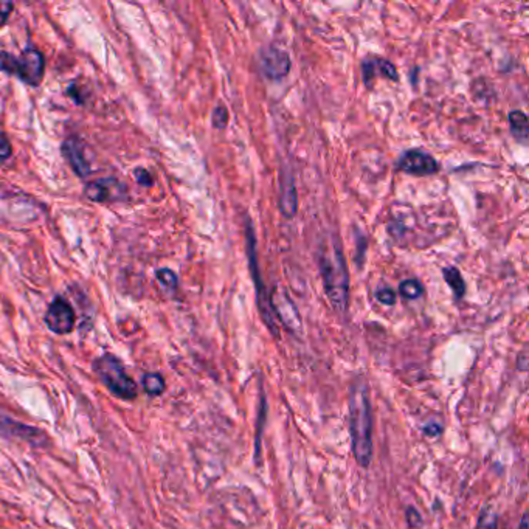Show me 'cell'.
Segmentation results:
<instances>
[{
  "label": "cell",
  "instance_id": "10",
  "mask_svg": "<svg viewBox=\"0 0 529 529\" xmlns=\"http://www.w3.org/2000/svg\"><path fill=\"white\" fill-rule=\"evenodd\" d=\"M84 196L90 202H114L125 199L126 188L114 177L97 179L85 185Z\"/></svg>",
  "mask_w": 529,
  "mask_h": 529
},
{
  "label": "cell",
  "instance_id": "25",
  "mask_svg": "<svg viewBox=\"0 0 529 529\" xmlns=\"http://www.w3.org/2000/svg\"><path fill=\"white\" fill-rule=\"evenodd\" d=\"M376 298H377L379 303H382V305H385V306H393L396 303V293L392 289L384 288V289H379L376 292Z\"/></svg>",
  "mask_w": 529,
  "mask_h": 529
},
{
  "label": "cell",
  "instance_id": "11",
  "mask_svg": "<svg viewBox=\"0 0 529 529\" xmlns=\"http://www.w3.org/2000/svg\"><path fill=\"white\" fill-rule=\"evenodd\" d=\"M399 169L410 176L424 177L436 174L439 171V164L430 154L422 152L419 150H410L399 160Z\"/></svg>",
  "mask_w": 529,
  "mask_h": 529
},
{
  "label": "cell",
  "instance_id": "19",
  "mask_svg": "<svg viewBox=\"0 0 529 529\" xmlns=\"http://www.w3.org/2000/svg\"><path fill=\"white\" fill-rule=\"evenodd\" d=\"M498 528V517L491 509H484L478 517V523L475 529H497Z\"/></svg>",
  "mask_w": 529,
  "mask_h": 529
},
{
  "label": "cell",
  "instance_id": "3",
  "mask_svg": "<svg viewBox=\"0 0 529 529\" xmlns=\"http://www.w3.org/2000/svg\"><path fill=\"white\" fill-rule=\"evenodd\" d=\"M92 367L100 382L120 401H134L138 396L135 380L127 375L123 362L114 354H103L101 357L93 360Z\"/></svg>",
  "mask_w": 529,
  "mask_h": 529
},
{
  "label": "cell",
  "instance_id": "14",
  "mask_svg": "<svg viewBox=\"0 0 529 529\" xmlns=\"http://www.w3.org/2000/svg\"><path fill=\"white\" fill-rule=\"evenodd\" d=\"M509 127L517 142L526 145L529 137V120L525 112L513 110L509 114Z\"/></svg>",
  "mask_w": 529,
  "mask_h": 529
},
{
  "label": "cell",
  "instance_id": "7",
  "mask_svg": "<svg viewBox=\"0 0 529 529\" xmlns=\"http://www.w3.org/2000/svg\"><path fill=\"white\" fill-rule=\"evenodd\" d=\"M44 320L51 332L58 335H66L70 334L75 329L76 314L70 303L63 297H56L50 303Z\"/></svg>",
  "mask_w": 529,
  "mask_h": 529
},
{
  "label": "cell",
  "instance_id": "29",
  "mask_svg": "<svg viewBox=\"0 0 529 529\" xmlns=\"http://www.w3.org/2000/svg\"><path fill=\"white\" fill-rule=\"evenodd\" d=\"M520 529H528V514H523L522 520H520Z\"/></svg>",
  "mask_w": 529,
  "mask_h": 529
},
{
  "label": "cell",
  "instance_id": "4",
  "mask_svg": "<svg viewBox=\"0 0 529 529\" xmlns=\"http://www.w3.org/2000/svg\"><path fill=\"white\" fill-rule=\"evenodd\" d=\"M0 72L17 76L22 83L31 85V88H38L44 80L46 58L39 50L33 47L25 48L21 56H14L8 51H0Z\"/></svg>",
  "mask_w": 529,
  "mask_h": 529
},
{
  "label": "cell",
  "instance_id": "16",
  "mask_svg": "<svg viewBox=\"0 0 529 529\" xmlns=\"http://www.w3.org/2000/svg\"><path fill=\"white\" fill-rule=\"evenodd\" d=\"M442 276H444L446 283L450 286V289H452V292L455 293V297L459 300L464 297L466 293V283L463 280L461 273H459V271L456 267H447L442 271Z\"/></svg>",
  "mask_w": 529,
  "mask_h": 529
},
{
  "label": "cell",
  "instance_id": "23",
  "mask_svg": "<svg viewBox=\"0 0 529 529\" xmlns=\"http://www.w3.org/2000/svg\"><path fill=\"white\" fill-rule=\"evenodd\" d=\"M405 520H407V525H409L412 529H419L424 525V520H422V515L419 514V510L413 506H409L405 509Z\"/></svg>",
  "mask_w": 529,
  "mask_h": 529
},
{
  "label": "cell",
  "instance_id": "2",
  "mask_svg": "<svg viewBox=\"0 0 529 529\" xmlns=\"http://www.w3.org/2000/svg\"><path fill=\"white\" fill-rule=\"evenodd\" d=\"M318 268L329 303L337 310H346L350 298V275L343 250L337 238L331 236V239L322 244L318 251Z\"/></svg>",
  "mask_w": 529,
  "mask_h": 529
},
{
  "label": "cell",
  "instance_id": "22",
  "mask_svg": "<svg viewBox=\"0 0 529 529\" xmlns=\"http://www.w3.org/2000/svg\"><path fill=\"white\" fill-rule=\"evenodd\" d=\"M211 121H213V126L216 129H224L225 126H227V123H229V110H227V108H224V106L216 108L213 110Z\"/></svg>",
  "mask_w": 529,
  "mask_h": 529
},
{
  "label": "cell",
  "instance_id": "24",
  "mask_svg": "<svg viewBox=\"0 0 529 529\" xmlns=\"http://www.w3.org/2000/svg\"><path fill=\"white\" fill-rule=\"evenodd\" d=\"M134 179L138 185L142 187H152L154 179L151 176V172L145 169V168H135L134 169Z\"/></svg>",
  "mask_w": 529,
  "mask_h": 529
},
{
  "label": "cell",
  "instance_id": "1",
  "mask_svg": "<svg viewBox=\"0 0 529 529\" xmlns=\"http://www.w3.org/2000/svg\"><path fill=\"white\" fill-rule=\"evenodd\" d=\"M350 427L355 461L368 467L372 458V414L365 379H355L350 388Z\"/></svg>",
  "mask_w": 529,
  "mask_h": 529
},
{
  "label": "cell",
  "instance_id": "6",
  "mask_svg": "<svg viewBox=\"0 0 529 529\" xmlns=\"http://www.w3.org/2000/svg\"><path fill=\"white\" fill-rule=\"evenodd\" d=\"M258 63L266 78L272 81H280L290 72V56L288 51L278 46H267L258 55Z\"/></svg>",
  "mask_w": 529,
  "mask_h": 529
},
{
  "label": "cell",
  "instance_id": "28",
  "mask_svg": "<svg viewBox=\"0 0 529 529\" xmlns=\"http://www.w3.org/2000/svg\"><path fill=\"white\" fill-rule=\"evenodd\" d=\"M424 433L429 436H438L441 433V426L439 424H427V426L424 427Z\"/></svg>",
  "mask_w": 529,
  "mask_h": 529
},
{
  "label": "cell",
  "instance_id": "27",
  "mask_svg": "<svg viewBox=\"0 0 529 529\" xmlns=\"http://www.w3.org/2000/svg\"><path fill=\"white\" fill-rule=\"evenodd\" d=\"M13 8H14L13 2H0V27H4L13 11Z\"/></svg>",
  "mask_w": 529,
  "mask_h": 529
},
{
  "label": "cell",
  "instance_id": "5",
  "mask_svg": "<svg viewBox=\"0 0 529 529\" xmlns=\"http://www.w3.org/2000/svg\"><path fill=\"white\" fill-rule=\"evenodd\" d=\"M246 246H247V256H248V267L251 272V280L255 283V290H256V305L259 315H261L263 322L268 328L275 337L278 335V326H276V320L273 309L271 305V295L267 293L266 286L261 280V272H259V266H258V251H256V236H255V230L253 225H251L250 221L246 224Z\"/></svg>",
  "mask_w": 529,
  "mask_h": 529
},
{
  "label": "cell",
  "instance_id": "12",
  "mask_svg": "<svg viewBox=\"0 0 529 529\" xmlns=\"http://www.w3.org/2000/svg\"><path fill=\"white\" fill-rule=\"evenodd\" d=\"M61 152H63L68 164H70L72 169L75 171V174H78L80 177H88L90 174L92 172L90 163L88 162V159H85L84 147L78 138L70 137V138H67V140H64L63 145H61Z\"/></svg>",
  "mask_w": 529,
  "mask_h": 529
},
{
  "label": "cell",
  "instance_id": "21",
  "mask_svg": "<svg viewBox=\"0 0 529 529\" xmlns=\"http://www.w3.org/2000/svg\"><path fill=\"white\" fill-rule=\"evenodd\" d=\"M266 410H267V405H266V397H264V393H261V405H259V422H258V436H256V455H259V452H261V433H263V427H264V421H266Z\"/></svg>",
  "mask_w": 529,
  "mask_h": 529
},
{
  "label": "cell",
  "instance_id": "8",
  "mask_svg": "<svg viewBox=\"0 0 529 529\" xmlns=\"http://www.w3.org/2000/svg\"><path fill=\"white\" fill-rule=\"evenodd\" d=\"M271 305L273 309L275 317L280 318L283 326L288 329L289 332L301 334L303 331V320L298 312V308L284 290H276L271 297Z\"/></svg>",
  "mask_w": 529,
  "mask_h": 529
},
{
  "label": "cell",
  "instance_id": "9",
  "mask_svg": "<svg viewBox=\"0 0 529 529\" xmlns=\"http://www.w3.org/2000/svg\"><path fill=\"white\" fill-rule=\"evenodd\" d=\"M0 433H4L8 438L22 439L25 442H30L34 447H42L48 444V439L46 433L36 429L22 424L13 418H8V414L0 412Z\"/></svg>",
  "mask_w": 529,
  "mask_h": 529
},
{
  "label": "cell",
  "instance_id": "13",
  "mask_svg": "<svg viewBox=\"0 0 529 529\" xmlns=\"http://www.w3.org/2000/svg\"><path fill=\"white\" fill-rule=\"evenodd\" d=\"M280 185V211L286 219H292L298 210V199L295 179L290 171H281Z\"/></svg>",
  "mask_w": 529,
  "mask_h": 529
},
{
  "label": "cell",
  "instance_id": "17",
  "mask_svg": "<svg viewBox=\"0 0 529 529\" xmlns=\"http://www.w3.org/2000/svg\"><path fill=\"white\" fill-rule=\"evenodd\" d=\"M399 293L405 300H418L424 293V288L418 280H405L399 286Z\"/></svg>",
  "mask_w": 529,
  "mask_h": 529
},
{
  "label": "cell",
  "instance_id": "18",
  "mask_svg": "<svg viewBox=\"0 0 529 529\" xmlns=\"http://www.w3.org/2000/svg\"><path fill=\"white\" fill-rule=\"evenodd\" d=\"M155 276H157V280L167 289H171V290L177 289L179 278H177V275L171 271V268H159V271L155 272Z\"/></svg>",
  "mask_w": 529,
  "mask_h": 529
},
{
  "label": "cell",
  "instance_id": "20",
  "mask_svg": "<svg viewBox=\"0 0 529 529\" xmlns=\"http://www.w3.org/2000/svg\"><path fill=\"white\" fill-rule=\"evenodd\" d=\"M375 67L382 73V76L388 78V80H397V70L396 67L387 59H375Z\"/></svg>",
  "mask_w": 529,
  "mask_h": 529
},
{
  "label": "cell",
  "instance_id": "15",
  "mask_svg": "<svg viewBox=\"0 0 529 529\" xmlns=\"http://www.w3.org/2000/svg\"><path fill=\"white\" fill-rule=\"evenodd\" d=\"M142 385L146 394H150L152 397L163 394L164 389H167V382H164V377L159 372H146V375L142 377Z\"/></svg>",
  "mask_w": 529,
  "mask_h": 529
},
{
  "label": "cell",
  "instance_id": "26",
  "mask_svg": "<svg viewBox=\"0 0 529 529\" xmlns=\"http://www.w3.org/2000/svg\"><path fill=\"white\" fill-rule=\"evenodd\" d=\"M13 155V146L11 142L8 140V137L0 132V160H6Z\"/></svg>",
  "mask_w": 529,
  "mask_h": 529
}]
</instances>
